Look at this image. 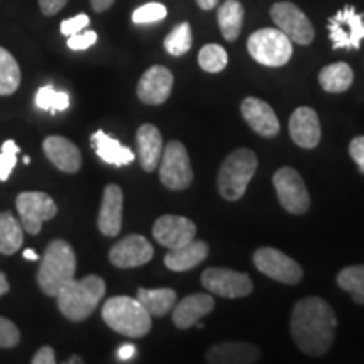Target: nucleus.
Returning <instances> with one entry per match:
<instances>
[{
  "label": "nucleus",
  "instance_id": "obj_1",
  "mask_svg": "<svg viewBox=\"0 0 364 364\" xmlns=\"http://www.w3.org/2000/svg\"><path fill=\"white\" fill-rule=\"evenodd\" d=\"M338 317L321 297L299 300L292 311L290 332L297 348L307 356H324L334 343Z\"/></svg>",
  "mask_w": 364,
  "mask_h": 364
},
{
  "label": "nucleus",
  "instance_id": "obj_2",
  "mask_svg": "<svg viewBox=\"0 0 364 364\" xmlns=\"http://www.w3.org/2000/svg\"><path fill=\"white\" fill-rule=\"evenodd\" d=\"M105 290L107 285L98 275H88L81 280L73 279L56 295L59 311L70 321H85L98 307Z\"/></svg>",
  "mask_w": 364,
  "mask_h": 364
},
{
  "label": "nucleus",
  "instance_id": "obj_3",
  "mask_svg": "<svg viewBox=\"0 0 364 364\" xmlns=\"http://www.w3.org/2000/svg\"><path fill=\"white\" fill-rule=\"evenodd\" d=\"M76 255L65 240H54L46 248L38 272L41 290L49 297H56L68 282L75 279Z\"/></svg>",
  "mask_w": 364,
  "mask_h": 364
},
{
  "label": "nucleus",
  "instance_id": "obj_4",
  "mask_svg": "<svg viewBox=\"0 0 364 364\" xmlns=\"http://www.w3.org/2000/svg\"><path fill=\"white\" fill-rule=\"evenodd\" d=\"M102 317L110 329L130 339H140L152 329V316L136 299L118 295L105 302Z\"/></svg>",
  "mask_w": 364,
  "mask_h": 364
},
{
  "label": "nucleus",
  "instance_id": "obj_5",
  "mask_svg": "<svg viewBox=\"0 0 364 364\" xmlns=\"http://www.w3.org/2000/svg\"><path fill=\"white\" fill-rule=\"evenodd\" d=\"M258 167V159L253 150L238 149L223 162L218 174V189L226 201H238L247 193V188Z\"/></svg>",
  "mask_w": 364,
  "mask_h": 364
},
{
  "label": "nucleus",
  "instance_id": "obj_6",
  "mask_svg": "<svg viewBox=\"0 0 364 364\" xmlns=\"http://www.w3.org/2000/svg\"><path fill=\"white\" fill-rule=\"evenodd\" d=\"M247 48L250 56H252L255 61L270 68H279L287 65L294 53L292 41L287 38V34L282 33L279 27H277V29H273V27H265V29L255 31V33L250 36Z\"/></svg>",
  "mask_w": 364,
  "mask_h": 364
},
{
  "label": "nucleus",
  "instance_id": "obj_7",
  "mask_svg": "<svg viewBox=\"0 0 364 364\" xmlns=\"http://www.w3.org/2000/svg\"><path fill=\"white\" fill-rule=\"evenodd\" d=\"M273 186L282 208L290 215H306L311 208V196L306 182L292 167H280L273 174Z\"/></svg>",
  "mask_w": 364,
  "mask_h": 364
},
{
  "label": "nucleus",
  "instance_id": "obj_8",
  "mask_svg": "<svg viewBox=\"0 0 364 364\" xmlns=\"http://www.w3.org/2000/svg\"><path fill=\"white\" fill-rule=\"evenodd\" d=\"M161 174L162 184L167 189L182 191L188 189L193 182V167H191L188 150L177 140H172L162 150L161 157Z\"/></svg>",
  "mask_w": 364,
  "mask_h": 364
},
{
  "label": "nucleus",
  "instance_id": "obj_9",
  "mask_svg": "<svg viewBox=\"0 0 364 364\" xmlns=\"http://www.w3.org/2000/svg\"><path fill=\"white\" fill-rule=\"evenodd\" d=\"M17 211L21 216V225L24 231L38 235L44 221L53 220L58 215V206L53 198L39 191H29L17 196Z\"/></svg>",
  "mask_w": 364,
  "mask_h": 364
},
{
  "label": "nucleus",
  "instance_id": "obj_10",
  "mask_svg": "<svg viewBox=\"0 0 364 364\" xmlns=\"http://www.w3.org/2000/svg\"><path fill=\"white\" fill-rule=\"evenodd\" d=\"M327 29L334 49H359L364 39V16L353 6H346L331 17Z\"/></svg>",
  "mask_w": 364,
  "mask_h": 364
},
{
  "label": "nucleus",
  "instance_id": "obj_11",
  "mask_svg": "<svg viewBox=\"0 0 364 364\" xmlns=\"http://www.w3.org/2000/svg\"><path fill=\"white\" fill-rule=\"evenodd\" d=\"M270 16L282 33L292 43L307 46L314 41L316 31L309 17L292 2H277L270 9Z\"/></svg>",
  "mask_w": 364,
  "mask_h": 364
},
{
  "label": "nucleus",
  "instance_id": "obj_12",
  "mask_svg": "<svg viewBox=\"0 0 364 364\" xmlns=\"http://www.w3.org/2000/svg\"><path fill=\"white\" fill-rule=\"evenodd\" d=\"M253 263L262 273L282 284L295 285L302 280V267L277 248H258L253 255Z\"/></svg>",
  "mask_w": 364,
  "mask_h": 364
},
{
  "label": "nucleus",
  "instance_id": "obj_13",
  "mask_svg": "<svg viewBox=\"0 0 364 364\" xmlns=\"http://www.w3.org/2000/svg\"><path fill=\"white\" fill-rule=\"evenodd\" d=\"M201 284L209 292L223 299L247 297L253 292V284L247 273L230 268H208L201 275Z\"/></svg>",
  "mask_w": 364,
  "mask_h": 364
},
{
  "label": "nucleus",
  "instance_id": "obj_14",
  "mask_svg": "<svg viewBox=\"0 0 364 364\" xmlns=\"http://www.w3.org/2000/svg\"><path fill=\"white\" fill-rule=\"evenodd\" d=\"M152 233L159 245L174 250L194 240L196 225L184 216L166 215L156 221Z\"/></svg>",
  "mask_w": 364,
  "mask_h": 364
},
{
  "label": "nucleus",
  "instance_id": "obj_15",
  "mask_svg": "<svg viewBox=\"0 0 364 364\" xmlns=\"http://www.w3.org/2000/svg\"><path fill=\"white\" fill-rule=\"evenodd\" d=\"M154 257V248L149 243V240L142 235H130L118 241L110 250V258L112 265L118 268H134V267H142L145 263H149Z\"/></svg>",
  "mask_w": 364,
  "mask_h": 364
},
{
  "label": "nucleus",
  "instance_id": "obj_16",
  "mask_svg": "<svg viewBox=\"0 0 364 364\" xmlns=\"http://www.w3.org/2000/svg\"><path fill=\"white\" fill-rule=\"evenodd\" d=\"M174 75L166 66H152L136 85V97L147 105H161L171 97Z\"/></svg>",
  "mask_w": 364,
  "mask_h": 364
},
{
  "label": "nucleus",
  "instance_id": "obj_17",
  "mask_svg": "<svg viewBox=\"0 0 364 364\" xmlns=\"http://www.w3.org/2000/svg\"><path fill=\"white\" fill-rule=\"evenodd\" d=\"M124 218V193L117 184L107 186L103 191L102 206L98 213V230L105 236H117L122 230Z\"/></svg>",
  "mask_w": 364,
  "mask_h": 364
},
{
  "label": "nucleus",
  "instance_id": "obj_18",
  "mask_svg": "<svg viewBox=\"0 0 364 364\" xmlns=\"http://www.w3.org/2000/svg\"><path fill=\"white\" fill-rule=\"evenodd\" d=\"M241 115L258 135L275 136L280 132V124L275 112L270 105L260 98H245L241 103Z\"/></svg>",
  "mask_w": 364,
  "mask_h": 364
},
{
  "label": "nucleus",
  "instance_id": "obj_19",
  "mask_svg": "<svg viewBox=\"0 0 364 364\" xmlns=\"http://www.w3.org/2000/svg\"><path fill=\"white\" fill-rule=\"evenodd\" d=\"M289 130L294 142L302 149H314L321 142V122L317 113L309 107H300L292 113Z\"/></svg>",
  "mask_w": 364,
  "mask_h": 364
},
{
  "label": "nucleus",
  "instance_id": "obj_20",
  "mask_svg": "<svg viewBox=\"0 0 364 364\" xmlns=\"http://www.w3.org/2000/svg\"><path fill=\"white\" fill-rule=\"evenodd\" d=\"M46 156L51 161L59 171L68 172V174H75L81 169V159L80 149L76 147L71 140L65 139V136L51 135L44 140L43 144Z\"/></svg>",
  "mask_w": 364,
  "mask_h": 364
},
{
  "label": "nucleus",
  "instance_id": "obj_21",
  "mask_svg": "<svg viewBox=\"0 0 364 364\" xmlns=\"http://www.w3.org/2000/svg\"><path fill=\"white\" fill-rule=\"evenodd\" d=\"M215 309V299L208 294H193L176 302L172 321L179 329H189Z\"/></svg>",
  "mask_w": 364,
  "mask_h": 364
},
{
  "label": "nucleus",
  "instance_id": "obj_22",
  "mask_svg": "<svg viewBox=\"0 0 364 364\" xmlns=\"http://www.w3.org/2000/svg\"><path fill=\"white\" fill-rule=\"evenodd\" d=\"M260 349L250 343H221L206 353L211 364H252L260 361Z\"/></svg>",
  "mask_w": 364,
  "mask_h": 364
},
{
  "label": "nucleus",
  "instance_id": "obj_23",
  "mask_svg": "<svg viewBox=\"0 0 364 364\" xmlns=\"http://www.w3.org/2000/svg\"><path fill=\"white\" fill-rule=\"evenodd\" d=\"M136 145H139V159L145 172L157 169L162 157V135L156 125L145 124L136 132Z\"/></svg>",
  "mask_w": 364,
  "mask_h": 364
},
{
  "label": "nucleus",
  "instance_id": "obj_24",
  "mask_svg": "<svg viewBox=\"0 0 364 364\" xmlns=\"http://www.w3.org/2000/svg\"><path fill=\"white\" fill-rule=\"evenodd\" d=\"M208 253L209 248L204 241L193 240L188 245L171 250L164 258V263L172 272H186L206 260Z\"/></svg>",
  "mask_w": 364,
  "mask_h": 364
},
{
  "label": "nucleus",
  "instance_id": "obj_25",
  "mask_svg": "<svg viewBox=\"0 0 364 364\" xmlns=\"http://www.w3.org/2000/svg\"><path fill=\"white\" fill-rule=\"evenodd\" d=\"M91 145H93L97 156L102 159L103 162L112 164V166H129V164L134 162L135 159V154L132 152L129 147L122 145L117 139L105 134L103 130L95 132V134L91 135Z\"/></svg>",
  "mask_w": 364,
  "mask_h": 364
},
{
  "label": "nucleus",
  "instance_id": "obj_26",
  "mask_svg": "<svg viewBox=\"0 0 364 364\" xmlns=\"http://www.w3.org/2000/svg\"><path fill=\"white\" fill-rule=\"evenodd\" d=\"M136 300L145 307L150 316L161 317L166 316L171 309H174L177 295L172 289H142L136 290Z\"/></svg>",
  "mask_w": 364,
  "mask_h": 364
},
{
  "label": "nucleus",
  "instance_id": "obj_27",
  "mask_svg": "<svg viewBox=\"0 0 364 364\" xmlns=\"http://www.w3.org/2000/svg\"><path fill=\"white\" fill-rule=\"evenodd\" d=\"M245 19V9L238 0H226L218 11V24L223 38L226 41H236L241 33Z\"/></svg>",
  "mask_w": 364,
  "mask_h": 364
},
{
  "label": "nucleus",
  "instance_id": "obj_28",
  "mask_svg": "<svg viewBox=\"0 0 364 364\" xmlns=\"http://www.w3.org/2000/svg\"><path fill=\"white\" fill-rule=\"evenodd\" d=\"M354 73L346 63H332L318 73V83L329 93H343L351 88Z\"/></svg>",
  "mask_w": 364,
  "mask_h": 364
},
{
  "label": "nucleus",
  "instance_id": "obj_29",
  "mask_svg": "<svg viewBox=\"0 0 364 364\" xmlns=\"http://www.w3.org/2000/svg\"><path fill=\"white\" fill-rule=\"evenodd\" d=\"M24 243V228L9 211L0 213V253L14 255Z\"/></svg>",
  "mask_w": 364,
  "mask_h": 364
},
{
  "label": "nucleus",
  "instance_id": "obj_30",
  "mask_svg": "<svg viewBox=\"0 0 364 364\" xmlns=\"http://www.w3.org/2000/svg\"><path fill=\"white\" fill-rule=\"evenodd\" d=\"M21 85V68L7 49L0 48V95L16 93Z\"/></svg>",
  "mask_w": 364,
  "mask_h": 364
},
{
  "label": "nucleus",
  "instance_id": "obj_31",
  "mask_svg": "<svg viewBox=\"0 0 364 364\" xmlns=\"http://www.w3.org/2000/svg\"><path fill=\"white\" fill-rule=\"evenodd\" d=\"M338 285L351 295L356 304L364 306V265L348 267L338 273Z\"/></svg>",
  "mask_w": 364,
  "mask_h": 364
},
{
  "label": "nucleus",
  "instance_id": "obj_32",
  "mask_svg": "<svg viewBox=\"0 0 364 364\" xmlns=\"http://www.w3.org/2000/svg\"><path fill=\"white\" fill-rule=\"evenodd\" d=\"M36 107L46 112H65L70 107V95L66 91H58L53 86H43L36 93Z\"/></svg>",
  "mask_w": 364,
  "mask_h": 364
},
{
  "label": "nucleus",
  "instance_id": "obj_33",
  "mask_svg": "<svg viewBox=\"0 0 364 364\" xmlns=\"http://www.w3.org/2000/svg\"><path fill=\"white\" fill-rule=\"evenodd\" d=\"M191 46H193V33L188 22H182L174 27L172 33L164 39V48L171 56H182L189 51Z\"/></svg>",
  "mask_w": 364,
  "mask_h": 364
},
{
  "label": "nucleus",
  "instance_id": "obj_34",
  "mask_svg": "<svg viewBox=\"0 0 364 364\" xmlns=\"http://www.w3.org/2000/svg\"><path fill=\"white\" fill-rule=\"evenodd\" d=\"M198 61L206 73H220L228 65V53L220 44H206L199 51Z\"/></svg>",
  "mask_w": 364,
  "mask_h": 364
},
{
  "label": "nucleus",
  "instance_id": "obj_35",
  "mask_svg": "<svg viewBox=\"0 0 364 364\" xmlns=\"http://www.w3.org/2000/svg\"><path fill=\"white\" fill-rule=\"evenodd\" d=\"M167 17V9L166 6L159 2H150L145 6L139 7L132 16V21L135 24H152V22H159Z\"/></svg>",
  "mask_w": 364,
  "mask_h": 364
},
{
  "label": "nucleus",
  "instance_id": "obj_36",
  "mask_svg": "<svg viewBox=\"0 0 364 364\" xmlns=\"http://www.w3.org/2000/svg\"><path fill=\"white\" fill-rule=\"evenodd\" d=\"M21 152V149L17 147V144L14 140H6L0 149V182L7 181L11 177L14 167L17 162V154Z\"/></svg>",
  "mask_w": 364,
  "mask_h": 364
},
{
  "label": "nucleus",
  "instance_id": "obj_37",
  "mask_svg": "<svg viewBox=\"0 0 364 364\" xmlns=\"http://www.w3.org/2000/svg\"><path fill=\"white\" fill-rule=\"evenodd\" d=\"M21 334L17 326L6 317H0V348H14L19 344Z\"/></svg>",
  "mask_w": 364,
  "mask_h": 364
},
{
  "label": "nucleus",
  "instance_id": "obj_38",
  "mask_svg": "<svg viewBox=\"0 0 364 364\" xmlns=\"http://www.w3.org/2000/svg\"><path fill=\"white\" fill-rule=\"evenodd\" d=\"M98 36L95 31H85V33L73 34L68 38V48L73 49V51H85L97 43Z\"/></svg>",
  "mask_w": 364,
  "mask_h": 364
},
{
  "label": "nucleus",
  "instance_id": "obj_39",
  "mask_svg": "<svg viewBox=\"0 0 364 364\" xmlns=\"http://www.w3.org/2000/svg\"><path fill=\"white\" fill-rule=\"evenodd\" d=\"M88 24H90V17L86 16V14H78V16L61 22V34H65L70 38L73 34L81 33L85 27H88Z\"/></svg>",
  "mask_w": 364,
  "mask_h": 364
},
{
  "label": "nucleus",
  "instance_id": "obj_40",
  "mask_svg": "<svg viewBox=\"0 0 364 364\" xmlns=\"http://www.w3.org/2000/svg\"><path fill=\"white\" fill-rule=\"evenodd\" d=\"M349 154H351L353 161L358 164L359 171L364 174V135L354 136L349 145Z\"/></svg>",
  "mask_w": 364,
  "mask_h": 364
},
{
  "label": "nucleus",
  "instance_id": "obj_41",
  "mask_svg": "<svg viewBox=\"0 0 364 364\" xmlns=\"http://www.w3.org/2000/svg\"><path fill=\"white\" fill-rule=\"evenodd\" d=\"M54 363H56V354H54V349L49 348V346H43V348H41L33 358V364H54Z\"/></svg>",
  "mask_w": 364,
  "mask_h": 364
},
{
  "label": "nucleus",
  "instance_id": "obj_42",
  "mask_svg": "<svg viewBox=\"0 0 364 364\" xmlns=\"http://www.w3.org/2000/svg\"><path fill=\"white\" fill-rule=\"evenodd\" d=\"M66 2L68 0H39V7L44 16H54L66 6Z\"/></svg>",
  "mask_w": 364,
  "mask_h": 364
},
{
  "label": "nucleus",
  "instance_id": "obj_43",
  "mask_svg": "<svg viewBox=\"0 0 364 364\" xmlns=\"http://www.w3.org/2000/svg\"><path fill=\"white\" fill-rule=\"evenodd\" d=\"M135 353H136V349L134 344H124L120 349H118L117 354H118V359H120V361H129V359L135 356Z\"/></svg>",
  "mask_w": 364,
  "mask_h": 364
},
{
  "label": "nucleus",
  "instance_id": "obj_44",
  "mask_svg": "<svg viewBox=\"0 0 364 364\" xmlns=\"http://www.w3.org/2000/svg\"><path fill=\"white\" fill-rule=\"evenodd\" d=\"M90 2L95 12H105L115 4V0H90Z\"/></svg>",
  "mask_w": 364,
  "mask_h": 364
},
{
  "label": "nucleus",
  "instance_id": "obj_45",
  "mask_svg": "<svg viewBox=\"0 0 364 364\" xmlns=\"http://www.w3.org/2000/svg\"><path fill=\"white\" fill-rule=\"evenodd\" d=\"M198 2V6L203 9V11H211V9H215L218 6V2L220 0H196Z\"/></svg>",
  "mask_w": 364,
  "mask_h": 364
},
{
  "label": "nucleus",
  "instance_id": "obj_46",
  "mask_svg": "<svg viewBox=\"0 0 364 364\" xmlns=\"http://www.w3.org/2000/svg\"><path fill=\"white\" fill-rule=\"evenodd\" d=\"M9 292V282L2 272H0V297Z\"/></svg>",
  "mask_w": 364,
  "mask_h": 364
},
{
  "label": "nucleus",
  "instance_id": "obj_47",
  "mask_svg": "<svg viewBox=\"0 0 364 364\" xmlns=\"http://www.w3.org/2000/svg\"><path fill=\"white\" fill-rule=\"evenodd\" d=\"M24 258L26 260H33V262H36V260H39V257H38V253L34 252V250H31V248H27V250H24Z\"/></svg>",
  "mask_w": 364,
  "mask_h": 364
},
{
  "label": "nucleus",
  "instance_id": "obj_48",
  "mask_svg": "<svg viewBox=\"0 0 364 364\" xmlns=\"http://www.w3.org/2000/svg\"><path fill=\"white\" fill-rule=\"evenodd\" d=\"M73 363H83V359H80L78 356H75V358H71L70 361H68V364H73Z\"/></svg>",
  "mask_w": 364,
  "mask_h": 364
},
{
  "label": "nucleus",
  "instance_id": "obj_49",
  "mask_svg": "<svg viewBox=\"0 0 364 364\" xmlns=\"http://www.w3.org/2000/svg\"><path fill=\"white\" fill-rule=\"evenodd\" d=\"M24 164H31V159H29V157H27V156L24 157Z\"/></svg>",
  "mask_w": 364,
  "mask_h": 364
}]
</instances>
